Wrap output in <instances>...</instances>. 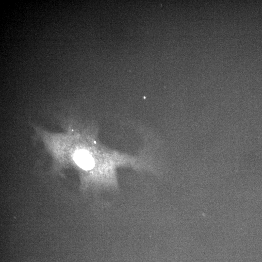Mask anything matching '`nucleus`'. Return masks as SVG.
Returning <instances> with one entry per match:
<instances>
[{
	"mask_svg": "<svg viewBox=\"0 0 262 262\" xmlns=\"http://www.w3.org/2000/svg\"><path fill=\"white\" fill-rule=\"evenodd\" d=\"M34 131L56 167L73 165L97 180L113 182L117 167L143 169L150 168L153 164V158L146 151L132 155L103 145L95 124L69 127L63 132L48 131L38 126Z\"/></svg>",
	"mask_w": 262,
	"mask_h": 262,
	"instance_id": "obj_1",
	"label": "nucleus"
}]
</instances>
